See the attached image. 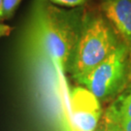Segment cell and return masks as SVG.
<instances>
[{
    "label": "cell",
    "instance_id": "obj_1",
    "mask_svg": "<svg viewBox=\"0 0 131 131\" xmlns=\"http://www.w3.org/2000/svg\"><path fill=\"white\" fill-rule=\"evenodd\" d=\"M84 8H63L49 0H33L25 26V42L31 54L48 58L68 72Z\"/></svg>",
    "mask_w": 131,
    "mask_h": 131
},
{
    "label": "cell",
    "instance_id": "obj_2",
    "mask_svg": "<svg viewBox=\"0 0 131 131\" xmlns=\"http://www.w3.org/2000/svg\"><path fill=\"white\" fill-rule=\"evenodd\" d=\"M121 42L101 10L85 6L68 73L78 82L110 56Z\"/></svg>",
    "mask_w": 131,
    "mask_h": 131
},
{
    "label": "cell",
    "instance_id": "obj_3",
    "mask_svg": "<svg viewBox=\"0 0 131 131\" xmlns=\"http://www.w3.org/2000/svg\"><path fill=\"white\" fill-rule=\"evenodd\" d=\"M131 81V52L123 42L78 81L103 103L112 101Z\"/></svg>",
    "mask_w": 131,
    "mask_h": 131
},
{
    "label": "cell",
    "instance_id": "obj_4",
    "mask_svg": "<svg viewBox=\"0 0 131 131\" xmlns=\"http://www.w3.org/2000/svg\"><path fill=\"white\" fill-rule=\"evenodd\" d=\"M72 122L75 131H95L103 111L101 102L83 85L73 88L70 94Z\"/></svg>",
    "mask_w": 131,
    "mask_h": 131
},
{
    "label": "cell",
    "instance_id": "obj_5",
    "mask_svg": "<svg viewBox=\"0 0 131 131\" xmlns=\"http://www.w3.org/2000/svg\"><path fill=\"white\" fill-rule=\"evenodd\" d=\"M100 10L131 52V0H100Z\"/></svg>",
    "mask_w": 131,
    "mask_h": 131
},
{
    "label": "cell",
    "instance_id": "obj_6",
    "mask_svg": "<svg viewBox=\"0 0 131 131\" xmlns=\"http://www.w3.org/2000/svg\"><path fill=\"white\" fill-rule=\"evenodd\" d=\"M102 117L105 122L116 124L131 121V81L111 101Z\"/></svg>",
    "mask_w": 131,
    "mask_h": 131
},
{
    "label": "cell",
    "instance_id": "obj_7",
    "mask_svg": "<svg viewBox=\"0 0 131 131\" xmlns=\"http://www.w3.org/2000/svg\"><path fill=\"white\" fill-rule=\"evenodd\" d=\"M52 4L63 8H79L84 7L89 0H49Z\"/></svg>",
    "mask_w": 131,
    "mask_h": 131
},
{
    "label": "cell",
    "instance_id": "obj_8",
    "mask_svg": "<svg viewBox=\"0 0 131 131\" xmlns=\"http://www.w3.org/2000/svg\"><path fill=\"white\" fill-rule=\"evenodd\" d=\"M21 0H3V17L4 19H10L15 14Z\"/></svg>",
    "mask_w": 131,
    "mask_h": 131
},
{
    "label": "cell",
    "instance_id": "obj_9",
    "mask_svg": "<svg viewBox=\"0 0 131 131\" xmlns=\"http://www.w3.org/2000/svg\"><path fill=\"white\" fill-rule=\"evenodd\" d=\"M95 131H122L118 126V124L112 123V122H107L102 119L101 123H99L97 129Z\"/></svg>",
    "mask_w": 131,
    "mask_h": 131
},
{
    "label": "cell",
    "instance_id": "obj_10",
    "mask_svg": "<svg viewBox=\"0 0 131 131\" xmlns=\"http://www.w3.org/2000/svg\"><path fill=\"white\" fill-rule=\"evenodd\" d=\"M11 30H12V28H11L10 25L0 23V38L8 36L10 32H11Z\"/></svg>",
    "mask_w": 131,
    "mask_h": 131
},
{
    "label": "cell",
    "instance_id": "obj_11",
    "mask_svg": "<svg viewBox=\"0 0 131 131\" xmlns=\"http://www.w3.org/2000/svg\"><path fill=\"white\" fill-rule=\"evenodd\" d=\"M118 126H119L122 131H131V121L119 123Z\"/></svg>",
    "mask_w": 131,
    "mask_h": 131
},
{
    "label": "cell",
    "instance_id": "obj_12",
    "mask_svg": "<svg viewBox=\"0 0 131 131\" xmlns=\"http://www.w3.org/2000/svg\"><path fill=\"white\" fill-rule=\"evenodd\" d=\"M3 0H0V20H3Z\"/></svg>",
    "mask_w": 131,
    "mask_h": 131
}]
</instances>
